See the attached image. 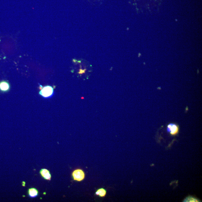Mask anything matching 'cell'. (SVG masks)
I'll return each mask as SVG.
<instances>
[{"label": "cell", "instance_id": "52a82bcc", "mask_svg": "<svg viewBox=\"0 0 202 202\" xmlns=\"http://www.w3.org/2000/svg\"><path fill=\"white\" fill-rule=\"evenodd\" d=\"M106 194V191L104 189H100L98 190L96 192V194L99 195L100 197H103L105 196Z\"/></svg>", "mask_w": 202, "mask_h": 202}, {"label": "cell", "instance_id": "5b68a950", "mask_svg": "<svg viewBox=\"0 0 202 202\" xmlns=\"http://www.w3.org/2000/svg\"><path fill=\"white\" fill-rule=\"evenodd\" d=\"M29 196L31 198H34L36 197L39 194V192L36 188H30L28 190Z\"/></svg>", "mask_w": 202, "mask_h": 202}, {"label": "cell", "instance_id": "6da1fadb", "mask_svg": "<svg viewBox=\"0 0 202 202\" xmlns=\"http://www.w3.org/2000/svg\"><path fill=\"white\" fill-rule=\"evenodd\" d=\"M54 90L52 86H45L41 89L40 91V95L45 98L50 97L53 94Z\"/></svg>", "mask_w": 202, "mask_h": 202}, {"label": "cell", "instance_id": "ba28073f", "mask_svg": "<svg viewBox=\"0 0 202 202\" xmlns=\"http://www.w3.org/2000/svg\"><path fill=\"white\" fill-rule=\"evenodd\" d=\"M198 199L194 198L192 197H187L185 198V199L184 200L183 202H200Z\"/></svg>", "mask_w": 202, "mask_h": 202}, {"label": "cell", "instance_id": "9c48e42d", "mask_svg": "<svg viewBox=\"0 0 202 202\" xmlns=\"http://www.w3.org/2000/svg\"><path fill=\"white\" fill-rule=\"evenodd\" d=\"M25 182H22V186H25Z\"/></svg>", "mask_w": 202, "mask_h": 202}, {"label": "cell", "instance_id": "3957f363", "mask_svg": "<svg viewBox=\"0 0 202 202\" xmlns=\"http://www.w3.org/2000/svg\"><path fill=\"white\" fill-rule=\"evenodd\" d=\"M72 176L74 180L78 181L82 180L85 177V174L81 170H75L72 173Z\"/></svg>", "mask_w": 202, "mask_h": 202}, {"label": "cell", "instance_id": "8992f818", "mask_svg": "<svg viewBox=\"0 0 202 202\" xmlns=\"http://www.w3.org/2000/svg\"><path fill=\"white\" fill-rule=\"evenodd\" d=\"M9 89V85L5 81L2 82L0 83V90L2 91H6Z\"/></svg>", "mask_w": 202, "mask_h": 202}, {"label": "cell", "instance_id": "277c9868", "mask_svg": "<svg viewBox=\"0 0 202 202\" xmlns=\"http://www.w3.org/2000/svg\"><path fill=\"white\" fill-rule=\"evenodd\" d=\"M40 174L42 177L46 180H50L51 175L50 171L45 168H42L40 171Z\"/></svg>", "mask_w": 202, "mask_h": 202}, {"label": "cell", "instance_id": "7a4b0ae2", "mask_svg": "<svg viewBox=\"0 0 202 202\" xmlns=\"http://www.w3.org/2000/svg\"><path fill=\"white\" fill-rule=\"evenodd\" d=\"M167 131L171 135L175 136L178 134L179 131V127L177 125L174 123H170L167 126Z\"/></svg>", "mask_w": 202, "mask_h": 202}]
</instances>
